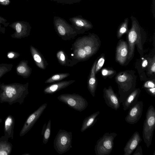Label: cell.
Instances as JSON below:
<instances>
[{"label": "cell", "instance_id": "1", "mask_svg": "<svg viewBox=\"0 0 155 155\" xmlns=\"http://www.w3.org/2000/svg\"><path fill=\"white\" fill-rule=\"evenodd\" d=\"M99 44L94 34L78 38L72 44L71 60L77 63L88 59L97 51Z\"/></svg>", "mask_w": 155, "mask_h": 155}, {"label": "cell", "instance_id": "2", "mask_svg": "<svg viewBox=\"0 0 155 155\" xmlns=\"http://www.w3.org/2000/svg\"><path fill=\"white\" fill-rule=\"evenodd\" d=\"M28 85V82L25 84L18 83L1 84L0 102H7L10 105L16 103L22 104L29 93Z\"/></svg>", "mask_w": 155, "mask_h": 155}, {"label": "cell", "instance_id": "3", "mask_svg": "<svg viewBox=\"0 0 155 155\" xmlns=\"http://www.w3.org/2000/svg\"><path fill=\"white\" fill-rule=\"evenodd\" d=\"M53 24L57 34L64 40L73 39L78 35L72 25L62 18L54 16Z\"/></svg>", "mask_w": 155, "mask_h": 155}, {"label": "cell", "instance_id": "4", "mask_svg": "<svg viewBox=\"0 0 155 155\" xmlns=\"http://www.w3.org/2000/svg\"><path fill=\"white\" fill-rule=\"evenodd\" d=\"M155 127V109L153 105L147 109L142 131L143 137L147 148L151 143Z\"/></svg>", "mask_w": 155, "mask_h": 155}, {"label": "cell", "instance_id": "5", "mask_svg": "<svg viewBox=\"0 0 155 155\" xmlns=\"http://www.w3.org/2000/svg\"><path fill=\"white\" fill-rule=\"evenodd\" d=\"M130 18L132 25L128 35L129 45L128 59L130 58L133 55L135 45L137 44L141 49H142L139 43L144 32L137 19L133 16L130 17Z\"/></svg>", "mask_w": 155, "mask_h": 155}, {"label": "cell", "instance_id": "6", "mask_svg": "<svg viewBox=\"0 0 155 155\" xmlns=\"http://www.w3.org/2000/svg\"><path fill=\"white\" fill-rule=\"evenodd\" d=\"M57 99L69 107L79 112L84 110L88 105L85 99L75 93L62 94L59 95Z\"/></svg>", "mask_w": 155, "mask_h": 155}, {"label": "cell", "instance_id": "7", "mask_svg": "<svg viewBox=\"0 0 155 155\" xmlns=\"http://www.w3.org/2000/svg\"><path fill=\"white\" fill-rule=\"evenodd\" d=\"M72 132L59 130L54 141V148L57 153L63 154L72 148Z\"/></svg>", "mask_w": 155, "mask_h": 155}, {"label": "cell", "instance_id": "8", "mask_svg": "<svg viewBox=\"0 0 155 155\" xmlns=\"http://www.w3.org/2000/svg\"><path fill=\"white\" fill-rule=\"evenodd\" d=\"M117 134L115 133H106L98 139L95 146L96 155H109L114 146V140Z\"/></svg>", "mask_w": 155, "mask_h": 155}, {"label": "cell", "instance_id": "9", "mask_svg": "<svg viewBox=\"0 0 155 155\" xmlns=\"http://www.w3.org/2000/svg\"><path fill=\"white\" fill-rule=\"evenodd\" d=\"M47 105V103H44L42 104L28 116L24 123L20 132V137L24 136L30 131L40 118L46 108Z\"/></svg>", "mask_w": 155, "mask_h": 155}, {"label": "cell", "instance_id": "10", "mask_svg": "<svg viewBox=\"0 0 155 155\" xmlns=\"http://www.w3.org/2000/svg\"><path fill=\"white\" fill-rule=\"evenodd\" d=\"M78 34H82L93 28L91 22L79 15L69 18Z\"/></svg>", "mask_w": 155, "mask_h": 155}, {"label": "cell", "instance_id": "11", "mask_svg": "<svg viewBox=\"0 0 155 155\" xmlns=\"http://www.w3.org/2000/svg\"><path fill=\"white\" fill-rule=\"evenodd\" d=\"M143 103L142 101H137L131 107L125 118L126 121L133 124L138 122L140 118L143 111Z\"/></svg>", "mask_w": 155, "mask_h": 155}, {"label": "cell", "instance_id": "12", "mask_svg": "<svg viewBox=\"0 0 155 155\" xmlns=\"http://www.w3.org/2000/svg\"><path fill=\"white\" fill-rule=\"evenodd\" d=\"M103 97L107 105L116 110L120 107V103L118 95L115 93L111 86L108 89L104 88Z\"/></svg>", "mask_w": 155, "mask_h": 155}, {"label": "cell", "instance_id": "13", "mask_svg": "<svg viewBox=\"0 0 155 155\" xmlns=\"http://www.w3.org/2000/svg\"><path fill=\"white\" fill-rule=\"evenodd\" d=\"M142 140L139 132L136 131L127 143L124 149V155H130Z\"/></svg>", "mask_w": 155, "mask_h": 155}, {"label": "cell", "instance_id": "14", "mask_svg": "<svg viewBox=\"0 0 155 155\" xmlns=\"http://www.w3.org/2000/svg\"><path fill=\"white\" fill-rule=\"evenodd\" d=\"M75 81V80H71L61 81L53 83L46 87L44 90V93L45 94H53L67 87Z\"/></svg>", "mask_w": 155, "mask_h": 155}, {"label": "cell", "instance_id": "15", "mask_svg": "<svg viewBox=\"0 0 155 155\" xmlns=\"http://www.w3.org/2000/svg\"><path fill=\"white\" fill-rule=\"evenodd\" d=\"M31 55L37 66L40 69L45 70L48 65L47 61L38 50L32 45L30 47Z\"/></svg>", "mask_w": 155, "mask_h": 155}, {"label": "cell", "instance_id": "16", "mask_svg": "<svg viewBox=\"0 0 155 155\" xmlns=\"http://www.w3.org/2000/svg\"><path fill=\"white\" fill-rule=\"evenodd\" d=\"M128 45L124 41H121L117 46L116 59L120 64L125 62L129 53Z\"/></svg>", "mask_w": 155, "mask_h": 155}, {"label": "cell", "instance_id": "17", "mask_svg": "<svg viewBox=\"0 0 155 155\" xmlns=\"http://www.w3.org/2000/svg\"><path fill=\"white\" fill-rule=\"evenodd\" d=\"M140 92L139 88L135 89L124 100L122 103L124 110L130 109L137 103Z\"/></svg>", "mask_w": 155, "mask_h": 155}, {"label": "cell", "instance_id": "18", "mask_svg": "<svg viewBox=\"0 0 155 155\" xmlns=\"http://www.w3.org/2000/svg\"><path fill=\"white\" fill-rule=\"evenodd\" d=\"M15 124V119L12 115H9L5 117L4 122V136L8 139H13Z\"/></svg>", "mask_w": 155, "mask_h": 155}, {"label": "cell", "instance_id": "19", "mask_svg": "<svg viewBox=\"0 0 155 155\" xmlns=\"http://www.w3.org/2000/svg\"><path fill=\"white\" fill-rule=\"evenodd\" d=\"M27 60H22L16 67L17 74L24 78H28L31 73L32 69L29 66Z\"/></svg>", "mask_w": 155, "mask_h": 155}, {"label": "cell", "instance_id": "20", "mask_svg": "<svg viewBox=\"0 0 155 155\" xmlns=\"http://www.w3.org/2000/svg\"><path fill=\"white\" fill-rule=\"evenodd\" d=\"M16 32L11 35L12 37L20 39L28 37L29 35L31 27L28 25L23 26L21 24L18 23L15 25Z\"/></svg>", "mask_w": 155, "mask_h": 155}, {"label": "cell", "instance_id": "21", "mask_svg": "<svg viewBox=\"0 0 155 155\" xmlns=\"http://www.w3.org/2000/svg\"><path fill=\"white\" fill-rule=\"evenodd\" d=\"M97 63L96 61L94 63L91 68L87 81L88 90L93 97H94L95 92L97 87V81L95 77V68Z\"/></svg>", "mask_w": 155, "mask_h": 155}, {"label": "cell", "instance_id": "22", "mask_svg": "<svg viewBox=\"0 0 155 155\" xmlns=\"http://www.w3.org/2000/svg\"><path fill=\"white\" fill-rule=\"evenodd\" d=\"M56 57L59 64L61 65L72 67L77 63L69 59L65 52L62 50H59L56 53Z\"/></svg>", "mask_w": 155, "mask_h": 155}, {"label": "cell", "instance_id": "23", "mask_svg": "<svg viewBox=\"0 0 155 155\" xmlns=\"http://www.w3.org/2000/svg\"><path fill=\"white\" fill-rule=\"evenodd\" d=\"M4 135L0 137V155H10L12 150V144Z\"/></svg>", "mask_w": 155, "mask_h": 155}, {"label": "cell", "instance_id": "24", "mask_svg": "<svg viewBox=\"0 0 155 155\" xmlns=\"http://www.w3.org/2000/svg\"><path fill=\"white\" fill-rule=\"evenodd\" d=\"M100 113L99 111H97L84 119L83 121L81 129V132L85 131L95 124L97 121V117Z\"/></svg>", "mask_w": 155, "mask_h": 155}, {"label": "cell", "instance_id": "25", "mask_svg": "<svg viewBox=\"0 0 155 155\" xmlns=\"http://www.w3.org/2000/svg\"><path fill=\"white\" fill-rule=\"evenodd\" d=\"M70 75V74L68 73L56 74L48 78L45 83L46 84L51 83L60 81L68 77Z\"/></svg>", "mask_w": 155, "mask_h": 155}, {"label": "cell", "instance_id": "26", "mask_svg": "<svg viewBox=\"0 0 155 155\" xmlns=\"http://www.w3.org/2000/svg\"><path fill=\"white\" fill-rule=\"evenodd\" d=\"M51 129V121L49 120L46 125L45 128L43 133V143L46 144L48 142L50 138Z\"/></svg>", "mask_w": 155, "mask_h": 155}, {"label": "cell", "instance_id": "27", "mask_svg": "<svg viewBox=\"0 0 155 155\" xmlns=\"http://www.w3.org/2000/svg\"><path fill=\"white\" fill-rule=\"evenodd\" d=\"M128 18H126L119 26L117 32V36L118 38H120L128 31Z\"/></svg>", "mask_w": 155, "mask_h": 155}, {"label": "cell", "instance_id": "28", "mask_svg": "<svg viewBox=\"0 0 155 155\" xmlns=\"http://www.w3.org/2000/svg\"><path fill=\"white\" fill-rule=\"evenodd\" d=\"M13 67L12 64H0V78L10 71Z\"/></svg>", "mask_w": 155, "mask_h": 155}, {"label": "cell", "instance_id": "29", "mask_svg": "<svg viewBox=\"0 0 155 155\" xmlns=\"http://www.w3.org/2000/svg\"><path fill=\"white\" fill-rule=\"evenodd\" d=\"M58 3H63L71 5L79 2L81 0H50Z\"/></svg>", "mask_w": 155, "mask_h": 155}, {"label": "cell", "instance_id": "30", "mask_svg": "<svg viewBox=\"0 0 155 155\" xmlns=\"http://www.w3.org/2000/svg\"><path fill=\"white\" fill-rule=\"evenodd\" d=\"M148 69L149 72L150 74L154 73L155 71V56L152 59L150 60Z\"/></svg>", "mask_w": 155, "mask_h": 155}, {"label": "cell", "instance_id": "31", "mask_svg": "<svg viewBox=\"0 0 155 155\" xmlns=\"http://www.w3.org/2000/svg\"><path fill=\"white\" fill-rule=\"evenodd\" d=\"M105 61L104 57H102L100 58L97 62L95 68V72L97 73L102 67Z\"/></svg>", "mask_w": 155, "mask_h": 155}, {"label": "cell", "instance_id": "32", "mask_svg": "<svg viewBox=\"0 0 155 155\" xmlns=\"http://www.w3.org/2000/svg\"><path fill=\"white\" fill-rule=\"evenodd\" d=\"M20 54L18 52L13 51H10L7 54V57L11 59H14L18 58Z\"/></svg>", "mask_w": 155, "mask_h": 155}, {"label": "cell", "instance_id": "33", "mask_svg": "<svg viewBox=\"0 0 155 155\" xmlns=\"http://www.w3.org/2000/svg\"><path fill=\"white\" fill-rule=\"evenodd\" d=\"M143 87L145 88L155 87L154 82L152 81H147L144 84Z\"/></svg>", "mask_w": 155, "mask_h": 155}, {"label": "cell", "instance_id": "34", "mask_svg": "<svg viewBox=\"0 0 155 155\" xmlns=\"http://www.w3.org/2000/svg\"><path fill=\"white\" fill-rule=\"evenodd\" d=\"M136 150L133 155H143V151L140 146H138L136 148Z\"/></svg>", "mask_w": 155, "mask_h": 155}, {"label": "cell", "instance_id": "35", "mask_svg": "<svg viewBox=\"0 0 155 155\" xmlns=\"http://www.w3.org/2000/svg\"><path fill=\"white\" fill-rule=\"evenodd\" d=\"M147 92L150 95L153 97H155V88H145Z\"/></svg>", "mask_w": 155, "mask_h": 155}, {"label": "cell", "instance_id": "36", "mask_svg": "<svg viewBox=\"0 0 155 155\" xmlns=\"http://www.w3.org/2000/svg\"><path fill=\"white\" fill-rule=\"evenodd\" d=\"M9 0H0V2L4 5L8 4L9 3Z\"/></svg>", "mask_w": 155, "mask_h": 155}, {"label": "cell", "instance_id": "37", "mask_svg": "<svg viewBox=\"0 0 155 155\" xmlns=\"http://www.w3.org/2000/svg\"><path fill=\"white\" fill-rule=\"evenodd\" d=\"M148 61L146 59H144L143 61L142 66L143 67H145L147 65Z\"/></svg>", "mask_w": 155, "mask_h": 155}, {"label": "cell", "instance_id": "38", "mask_svg": "<svg viewBox=\"0 0 155 155\" xmlns=\"http://www.w3.org/2000/svg\"><path fill=\"white\" fill-rule=\"evenodd\" d=\"M22 155H30L29 153H25L22 154Z\"/></svg>", "mask_w": 155, "mask_h": 155}, {"label": "cell", "instance_id": "39", "mask_svg": "<svg viewBox=\"0 0 155 155\" xmlns=\"http://www.w3.org/2000/svg\"><path fill=\"white\" fill-rule=\"evenodd\" d=\"M2 118H0V124L2 122Z\"/></svg>", "mask_w": 155, "mask_h": 155}, {"label": "cell", "instance_id": "40", "mask_svg": "<svg viewBox=\"0 0 155 155\" xmlns=\"http://www.w3.org/2000/svg\"><path fill=\"white\" fill-rule=\"evenodd\" d=\"M155 150L154 151V153H153V155H155Z\"/></svg>", "mask_w": 155, "mask_h": 155}, {"label": "cell", "instance_id": "41", "mask_svg": "<svg viewBox=\"0 0 155 155\" xmlns=\"http://www.w3.org/2000/svg\"><path fill=\"white\" fill-rule=\"evenodd\" d=\"M0 84H1V82H0Z\"/></svg>", "mask_w": 155, "mask_h": 155}]
</instances>
